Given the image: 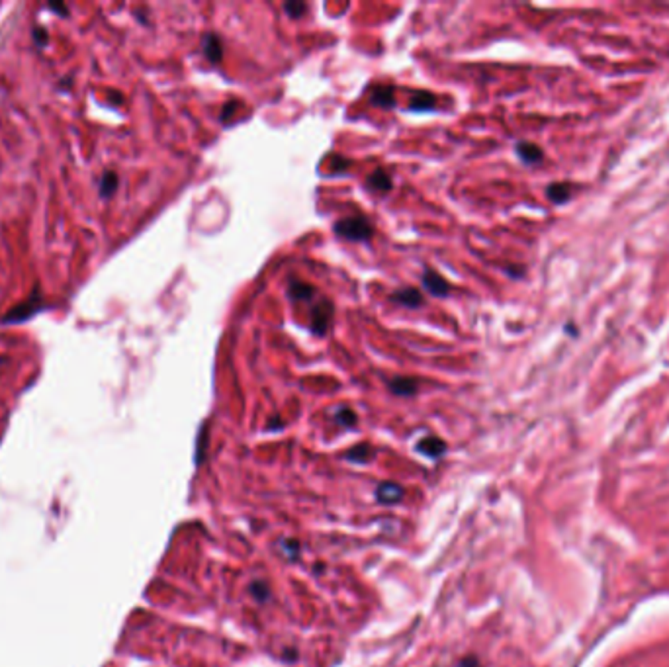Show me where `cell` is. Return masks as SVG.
<instances>
[{
  "instance_id": "cell-9",
  "label": "cell",
  "mask_w": 669,
  "mask_h": 667,
  "mask_svg": "<svg viewBox=\"0 0 669 667\" xmlns=\"http://www.w3.org/2000/svg\"><path fill=\"white\" fill-rule=\"evenodd\" d=\"M313 294H315V288L309 286L307 282L290 280V284H288V295H290V300H294V302H307V300L313 297Z\"/></svg>"
},
{
  "instance_id": "cell-18",
  "label": "cell",
  "mask_w": 669,
  "mask_h": 667,
  "mask_svg": "<svg viewBox=\"0 0 669 667\" xmlns=\"http://www.w3.org/2000/svg\"><path fill=\"white\" fill-rule=\"evenodd\" d=\"M372 454H374V450L370 449L368 444H358V447H354V449L347 454V458L352 460V462L363 464V462H366V460L372 458Z\"/></svg>"
},
{
  "instance_id": "cell-20",
  "label": "cell",
  "mask_w": 669,
  "mask_h": 667,
  "mask_svg": "<svg viewBox=\"0 0 669 667\" xmlns=\"http://www.w3.org/2000/svg\"><path fill=\"white\" fill-rule=\"evenodd\" d=\"M306 10L307 6L304 2H286L284 4V12L288 16H292V18H299Z\"/></svg>"
},
{
  "instance_id": "cell-17",
  "label": "cell",
  "mask_w": 669,
  "mask_h": 667,
  "mask_svg": "<svg viewBox=\"0 0 669 667\" xmlns=\"http://www.w3.org/2000/svg\"><path fill=\"white\" fill-rule=\"evenodd\" d=\"M335 421L339 423L340 427H354L356 421H358V417H356V413H354L352 409H349V407H340L339 411L335 413Z\"/></svg>"
},
{
  "instance_id": "cell-19",
  "label": "cell",
  "mask_w": 669,
  "mask_h": 667,
  "mask_svg": "<svg viewBox=\"0 0 669 667\" xmlns=\"http://www.w3.org/2000/svg\"><path fill=\"white\" fill-rule=\"evenodd\" d=\"M251 593H252V597L257 599V601H266L268 597H270V591H268V587H266V583L264 581H257V583H251Z\"/></svg>"
},
{
  "instance_id": "cell-22",
  "label": "cell",
  "mask_w": 669,
  "mask_h": 667,
  "mask_svg": "<svg viewBox=\"0 0 669 667\" xmlns=\"http://www.w3.org/2000/svg\"><path fill=\"white\" fill-rule=\"evenodd\" d=\"M237 108H239V102H237V100H231V102H227V104L223 106V110H221L220 120L221 121H229L231 118L235 116Z\"/></svg>"
},
{
  "instance_id": "cell-15",
  "label": "cell",
  "mask_w": 669,
  "mask_h": 667,
  "mask_svg": "<svg viewBox=\"0 0 669 667\" xmlns=\"http://www.w3.org/2000/svg\"><path fill=\"white\" fill-rule=\"evenodd\" d=\"M392 184H394V182H392V176L388 175L385 171H382V168H378V171L368 178V187L372 188V190L388 192V190H392Z\"/></svg>"
},
{
  "instance_id": "cell-13",
  "label": "cell",
  "mask_w": 669,
  "mask_h": 667,
  "mask_svg": "<svg viewBox=\"0 0 669 667\" xmlns=\"http://www.w3.org/2000/svg\"><path fill=\"white\" fill-rule=\"evenodd\" d=\"M390 390H392L395 395L409 397V395H413L417 392V382L411 380V378H401V376H399V378H394V380L390 382Z\"/></svg>"
},
{
  "instance_id": "cell-24",
  "label": "cell",
  "mask_w": 669,
  "mask_h": 667,
  "mask_svg": "<svg viewBox=\"0 0 669 667\" xmlns=\"http://www.w3.org/2000/svg\"><path fill=\"white\" fill-rule=\"evenodd\" d=\"M282 544L286 546V550H284L286 558H296L297 542H294V540H282Z\"/></svg>"
},
{
  "instance_id": "cell-3",
  "label": "cell",
  "mask_w": 669,
  "mask_h": 667,
  "mask_svg": "<svg viewBox=\"0 0 669 667\" xmlns=\"http://www.w3.org/2000/svg\"><path fill=\"white\" fill-rule=\"evenodd\" d=\"M333 313H335V307L329 300H319V304H315L311 309V331L323 337L333 321Z\"/></svg>"
},
{
  "instance_id": "cell-7",
  "label": "cell",
  "mask_w": 669,
  "mask_h": 667,
  "mask_svg": "<svg viewBox=\"0 0 669 667\" xmlns=\"http://www.w3.org/2000/svg\"><path fill=\"white\" fill-rule=\"evenodd\" d=\"M401 497H403V490H401V485H397L394 481H384V483H380V485L376 487V499H378L380 503H397Z\"/></svg>"
},
{
  "instance_id": "cell-10",
  "label": "cell",
  "mask_w": 669,
  "mask_h": 667,
  "mask_svg": "<svg viewBox=\"0 0 669 667\" xmlns=\"http://www.w3.org/2000/svg\"><path fill=\"white\" fill-rule=\"evenodd\" d=\"M435 106H437V96L433 92H427V90L415 92L411 102H409L411 112H425V110H433Z\"/></svg>"
},
{
  "instance_id": "cell-5",
  "label": "cell",
  "mask_w": 669,
  "mask_h": 667,
  "mask_svg": "<svg viewBox=\"0 0 669 667\" xmlns=\"http://www.w3.org/2000/svg\"><path fill=\"white\" fill-rule=\"evenodd\" d=\"M202 49H204L206 59L214 65H218L223 59V45H221L220 35H216V33H206L202 37Z\"/></svg>"
},
{
  "instance_id": "cell-26",
  "label": "cell",
  "mask_w": 669,
  "mask_h": 667,
  "mask_svg": "<svg viewBox=\"0 0 669 667\" xmlns=\"http://www.w3.org/2000/svg\"><path fill=\"white\" fill-rule=\"evenodd\" d=\"M333 164H335V171L340 173V171H345V168L349 166V161H347V159H339V155H335V163Z\"/></svg>"
},
{
  "instance_id": "cell-27",
  "label": "cell",
  "mask_w": 669,
  "mask_h": 667,
  "mask_svg": "<svg viewBox=\"0 0 669 667\" xmlns=\"http://www.w3.org/2000/svg\"><path fill=\"white\" fill-rule=\"evenodd\" d=\"M460 667H480V661H478V657L470 656L466 657V659H462Z\"/></svg>"
},
{
  "instance_id": "cell-12",
  "label": "cell",
  "mask_w": 669,
  "mask_h": 667,
  "mask_svg": "<svg viewBox=\"0 0 669 667\" xmlns=\"http://www.w3.org/2000/svg\"><path fill=\"white\" fill-rule=\"evenodd\" d=\"M370 102L380 108H392L395 104V94L392 87H376L370 94Z\"/></svg>"
},
{
  "instance_id": "cell-2",
  "label": "cell",
  "mask_w": 669,
  "mask_h": 667,
  "mask_svg": "<svg viewBox=\"0 0 669 667\" xmlns=\"http://www.w3.org/2000/svg\"><path fill=\"white\" fill-rule=\"evenodd\" d=\"M44 307V300H42V294H40V288L33 290V294L24 300L22 304H18L16 307H12L10 311L0 319L2 325H16V323H24L28 319H32L40 309Z\"/></svg>"
},
{
  "instance_id": "cell-23",
  "label": "cell",
  "mask_w": 669,
  "mask_h": 667,
  "mask_svg": "<svg viewBox=\"0 0 669 667\" xmlns=\"http://www.w3.org/2000/svg\"><path fill=\"white\" fill-rule=\"evenodd\" d=\"M33 42L40 45V47H45V45H47V42H49L47 30H45V28H42V26H35V30H33Z\"/></svg>"
},
{
  "instance_id": "cell-6",
  "label": "cell",
  "mask_w": 669,
  "mask_h": 667,
  "mask_svg": "<svg viewBox=\"0 0 669 667\" xmlns=\"http://www.w3.org/2000/svg\"><path fill=\"white\" fill-rule=\"evenodd\" d=\"M392 300H394L395 304H399V306H403V307H409V309H413V307H421L423 304H425V297L421 295V292H419L417 288H401V290H397V292L392 294Z\"/></svg>"
},
{
  "instance_id": "cell-11",
  "label": "cell",
  "mask_w": 669,
  "mask_h": 667,
  "mask_svg": "<svg viewBox=\"0 0 669 667\" xmlns=\"http://www.w3.org/2000/svg\"><path fill=\"white\" fill-rule=\"evenodd\" d=\"M516 155L521 157V161H525V163L528 164H535L542 161V149L528 141L516 143Z\"/></svg>"
},
{
  "instance_id": "cell-1",
  "label": "cell",
  "mask_w": 669,
  "mask_h": 667,
  "mask_svg": "<svg viewBox=\"0 0 669 667\" xmlns=\"http://www.w3.org/2000/svg\"><path fill=\"white\" fill-rule=\"evenodd\" d=\"M335 233L352 243H363L374 235L372 223L366 218H345L335 223Z\"/></svg>"
},
{
  "instance_id": "cell-16",
  "label": "cell",
  "mask_w": 669,
  "mask_h": 667,
  "mask_svg": "<svg viewBox=\"0 0 669 667\" xmlns=\"http://www.w3.org/2000/svg\"><path fill=\"white\" fill-rule=\"evenodd\" d=\"M546 194H548V198L554 202V204H562V202H566V200L570 198L571 188L568 187V184H559V182H556V184H550L548 190H546Z\"/></svg>"
},
{
  "instance_id": "cell-8",
  "label": "cell",
  "mask_w": 669,
  "mask_h": 667,
  "mask_svg": "<svg viewBox=\"0 0 669 667\" xmlns=\"http://www.w3.org/2000/svg\"><path fill=\"white\" fill-rule=\"evenodd\" d=\"M417 450L428 458H439L440 454H444L446 444L439 437H425L417 442Z\"/></svg>"
},
{
  "instance_id": "cell-14",
  "label": "cell",
  "mask_w": 669,
  "mask_h": 667,
  "mask_svg": "<svg viewBox=\"0 0 669 667\" xmlns=\"http://www.w3.org/2000/svg\"><path fill=\"white\" fill-rule=\"evenodd\" d=\"M118 184H120V176L116 175L114 171H106L100 178V196L112 198L118 190Z\"/></svg>"
},
{
  "instance_id": "cell-21",
  "label": "cell",
  "mask_w": 669,
  "mask_h": 667,
  "mask_svg": "<svg viewBox=\"0 0 669 667\" xmlns=\"http://www.w3.org/2000/svg\"><path fill=\"white\" fill-rule=\"evenodd\" d=\"M206 442H208V431H206V425H202V428H200V437H198V464L204 460Z\"/></svg>"
},
{
  "instance_id": "cell-25",
  "label": "cell",
  "mask_w": 669,
  "mask_h": 667,
  "mask_svg": "<svg viewBox=\"0 0 669 667\" xmlns=\"http://www.w3.org/2000/svg\"><path fill=\"white\" fill-rule=\"evenodd\" d=\"M49 8H51V10H55L57 14H59V16H63V18H67V16H69V8H67L63 2H61V4H55V2H51V4H49Z\"/></svg>"
},
{
  "instance_id": "cell-4",
  "label": "cell",
  "mask_w": 669,
  "mask_h": 667,
  "mask_svg": "<svg viewBox=\"0 0 669 667\" xmlns=\"http://www.w3.org/2000/svg\"><path fill=\"white\" fill-rule=\"evenodd\" d=\"M423 286L427 288L428 294L437 295V297H442V295H446L450 292L449 282H446L437 270H433V268H427V270L423 272Z\"/></svg>"
}]
</instances>
